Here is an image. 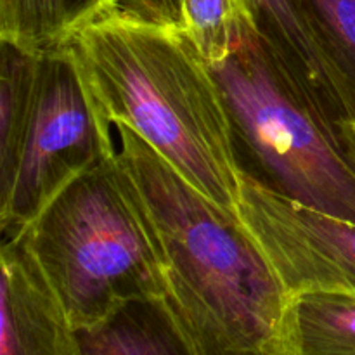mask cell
Segmentation results:
<instances>
[{
  "instance_id": "cell-1",
  "label": "cell",
  "mask_w": 355,
  "mask_h": 355,
  "mask_svg": "<svg viewBox=\"0 0 355 355\" xmlns=\"http://www.w3.org/2000/svg\"><path fill=\"white\" fill-rule=\"evenodd\" d=\"M111 156L159 252L166 309L196 355H293L291 297L239 217L125 125Z\"/></svg>"
},
{
  "instance_id": "cell-2",
  "label": "cell",
  "mask_w": 355,
  "mask_h": 355,
  "mask_svg": "<svg viewBox=\"0 0 355 355\" xmlns=\"http://www.w3.org/2000/svg\"><path fill=\"white\" fill-rule=\"evenodd\" d=\"M97 113L125 125L210 200L238 215L234 134L220 87L184 31L111 16L76 35Z\"/></svg>"
},
{
  "instance_id": "cell-3",
  "label": "cell",
  "mask_w": 355,
  "mask_h": 355,
  "mask_svg": "<svg viewBox=\"0 0 355 355\" xmlns=\"http://www.w3.org/2000/svg\"><path fill=\"white\" fill-rule=\"evenodd\" d=\"M210 66L225 101L238 163L270 189L355 222V146L349 123L324 110L252 26L239 47Z\"/></svg>"
},
{
  "instance_id": "cell-4",
  "label": "cell",
  "mask_w": 355,
  "mask_h": 355,
  "mask_svg": "<svg viewBox=\"0 0 355 355\" xmlns=\"http://www.w3.org/2000/svg\"><path fill=\"white\" fill-rule=\"evenodd\" d=\"M111 158V134L68 47L0 42V229L24 231L73 180Z\"/></svg>"
},
{
  "instance_id": "cell-5",
  "label": "cell",
  "mask_w": 355,
  "mask_h": 355,
  "mask_svg": "<svg viewBox=\"0 0 355 355\" xmlns=\"http://www.w3.org/2000/svg\"><path fill=\"white\" fill-rule=\"evenodd\" d=\"M21 234L75 329L128 302L165 297L156 241L113 156L73 180Z\"/></svg>"
},
{
  "instance_id": "cell-6",
  "label": "cell",
  "mask_w": 355,
  "mask_h": 355,
  "mask_svg": "<svg viewBox=\"0 0 355 355\" xmlns=\"http://www.w3.org/2000/svg\"><path fill=\"white\" fill-rule=\"evenodd\" d=\"M236 211L291 298L355 295V222L291 200L245 170Z\"/></svg>"
},
{
  "instance_id": "cell-7",
  "label": "cell",
  "mask_w": 355,
  "mask_h": 355,
  "mask_svg": "<svg viewBox=\"0 0 355 355\" xmlns=\"http://www.w3.org/2000/svg\"><path fill=\"white\" fill-rule=\"evenodd\" d=\"M0 355H75V328L24 234L3 236Z\"/></svg>"
},
{
  "instance_id": "cell-8",
  "label": "cell",
  "mask_w": 355,
  "mask_h": 355,
  "mask_svg": "<svg viewBox=\"0 0 355 355\" xmlns=\"http://www.w3.org/2000/svg\"><path fill=\"white\" fill-rule=\"evenodd\" d=\"M263 38L342 123L355 121V110L342 78L307 23L300 0H246Z\"/></svg>"
},
{
  "instance_id": "cell-9",
  "label": "cell",
  "mask_w": 355,
  "mask_h": 355,
  "mask_svg": "<svg viewBox=\"0 0 355 355\" xmlns=\"http://www.w3.org/2000/svg\"><path fill=\"white\" fill-rule=\"evenodd\" d=\"M75 355H196L163 300L128 302L103 322L75 329Z\"/></svg>"
},
{
  "instance_id": "cell-10",
  "label": "cell",
  "mask_w": 355,
  "mask_h": 355,
  "mask_svg": "<svg viewBox=\"0 0 355 355\" xmlns=\"http://www.w3.org/2000/svg\"><path fill=\"white\" fill-rule=\"evenodd\" d=\"M116 14V0H0V42L35 54L59 51Z\"/></svg>"
},
{
  "instance_id": "cell-11",
  "label": "cell",
  "mask_w": 355,
  "mask_h": 355,
  "mask_svg": "<svg viewBox=\"0 0 355 355\" xmlns=\"http://www.w3.org/2000/svg\"><path fill=\"white\" fill-rule=\"evenodd\" d=\"M290 340L293 355H355V295L291 298Z\"/></svg>"
},
{
  "instance_id": "cell-12",
  "label": "cell",
  "mask_w": 355,
  "mask_h": 355,
  "mask_svg": "<svg viewBox=\"0 0 355 355\" xmlns=\"http://www.w3.org/2000/svg\"><path fill=\"white\" fill-rule=\"evenodd\" d=\"M186 28L207 64L224 61L241 44L253 23L246 0H182Z\"/></svg>"
},
{
  "instance_id": "cell-13",
  "label": "cell",
  "mask_w": 355,
  "mask_h": 355,
  "mask_svg": "<svg viewBox=\"0 0 355 355\" xmlns=\"http://www.w3.org/2000/svg\"><path fill=\"white\" fill-rule=\"evenodd\" d=\"M312 33L342 78L355 110V0H300Z\"/></svg>"
},
{
  "instance_id": "cell-14",
  "label": "cell",
  "mask_w": 355,
  "mask_h": 355,
  "mask_svg": "<svg viewBox=\"0 0 355 355\" xmlns=\"http://www.w3.org/2000/svg\"><path fill=\"white\" fill-rule=\"evenodd\" d=\"M116 16L130 17V19L144 21V23L180 31H184L186 28L182 0H116Z\"/></svg>"
},
{
  "instance_id": "cell-15",
  "label": "cell",
  "mask_w": 355,
  "mask_h": 355,
  "mask_svg": "<svg viewBox=\"0 0 355 355\" xmlns=\"http://www.w3.org/2000/svg\"><path fill=\"white\" fill-rule=\"evenodd\" d=\"M349 132H350V135H352V141H354V146H355V121L349 123Z\"/></svg>"
}]
</instances>
